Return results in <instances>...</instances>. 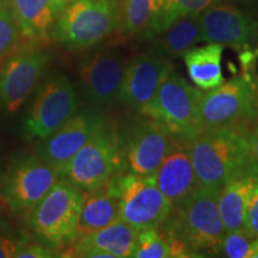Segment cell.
I'll list each match as a JSON object with an SVG mask.
<instances>
[{
    "label": "cell",
    "instance_id": "16",
    "mask_svg": "<svg viewBox=\"0 0 258 258\" xmlns=\"http://www.w3.org/2000/svg\"><path fill=\"white\" fill-rule=\"evenodd\" d=\"M172 71V60L151 51L135 56L125 64L120 102L140 112Z\"/></svg>",
    "mask_w": 258,
    "mask_h": 258
},
{
    "label": "cell",
    "instance_id": "2",
    "mask_svg": "<svg viewBox=\"0 0 258 258\" xmlns=\"http://www.w3.org/2000/svg\"><path fill=\"white\" fill-rule=\"evenodd\" d=\"M251 128L203 129L185 143L200 185L220 189L228 180L247 172Z\"/></svg>",
    "mask_w": 258,
    "mask_h": 258
},
{
    "label": "cell",
    "instance_id": "15",
    "mask_svg": "<svg viewBox=\"0 0 258 258\" xmlns=\"http://www.w3.org/2000/svg\"><path fill=\"white\" fill-rule=\"evenodd\" d=\"M104 124V117L98 112L74 114L53 134L42 140L37 147V156L60 172Z\"/></svg>",
    "mask_w": 258,
    "mask_h": 258
},
{
    "label": "cell",
    "instance_id": "22",
    "mask_svg": "<svg viewBox=\"0 0 258 258\" xmlns=\"http://www.w3.org/2000/svg\"><path fill=\"white\" fill-rule=\"evenodd\" d=\"M257 182L258 179L246 172L228 180L220 188L218 206L226 232L244 228L246 206Z\"/></svg>",
    "mask_w": 258,
    "mask_h": 258
},
{
    "label": "cell",
    "instance_id": "4",
    "mask_svg": "<svg viewBox=\"0 0 258 258\" xmlns=\"http://www.w3.org/2000/svg\"><path fill=\"white\" fill-rule=\"evenodd\" d=\"M203 92L184 77L171 72L140 112L163 124L177 140L188 143L203 131L201 99Z\"/></svg>",
    "mask_w": 258,
    "mask_h": 258
},
{
    "label": "cell",
    "instance_id": "11",
    "mask_svg": "<svg viewBox=\"0 0 258 258\" xmlns=\"http://www.w3.org/2000/svg\"><path fill=\"white\" fill-rule=\"evenodd\" d=\"M77 111V96L66 77L55 76L40 90L23 124L28 140H44Z\"/></svg>",
    "mask_w": 258,
    "mask_h": 258
},
{
    "label": "cell",
    "instance_id": "9",
    "mask_svg": "<svg viewBox=\"0 0 258 258\" xmlns=\"http://www.w3.org/2000/svg\"><path fill=\"white\" fill-rule=\"evenodd\" d=\"M120 213L118 218L138 231L158 228L169 218L173 203L158 189L150 176L123 172L116 179Z\"/></svg>",
    "mask_w": 258,
    "mask_h": 258
},
{
    "label": "cell",
    "instance_id": "21",
    "mask_svg": "<svg viewBox=\"0 0 258 258\" xmlns=\"http://www.w3.org/2000/svg\"><path fill=\"white\" fill-rule=\"evenodd\" d=\"M152 40L151 53L172 60L183 56L199 42H202L200 14L179 16L165 30Z\"/></svg>",
    "mask_w": 258,
    "mask_h": 258
},
{
    "label": "cell",
    "instance_id": "31",
    "mask_svg": "<svg viewBox=\"0 0 258 258\" xmlns=\"http://www.w3.org/2000/svg\"><path fill=\"white\" fill-rule=\"evenodd\" d=\"M17 258H51V257H60L59 252L56 250L51 249L43 243H29L17 253Z\"/></svg>",
    "mask_w": 258,
    "mask_h": 258
},
{
    "label": "cell",
    "instance_id": "19",
    "mask_svg": "<svg viewBox=\"0 0 258 258\" xmlns=\"http://www.w3.org/2000/svg\"><path fill=\"white\" fill-rule=\"evenodd\" d=\"M117 176L104 185L89 191H83V201L74 241L117 220L120 213L118 205ZM73 241V243H74Z\"/></svg>",
    "mask_w": 258,
    "mask_h": 258
},
{
    "label": "cell",
    "instance_id": "27",
    "mask_svg": "<svg viewBox=\"0 0 258 258\" xmlns=\"http://www.w3.org/2000/svg\"><path fill=\"white\" fill-rule=\"evenodd\" d=\"M22 32L8 0H0V62L17 48Z\"/></svg>",
    "mask_w": 258,
    "mask_h": 258
},
{
    "label": "cell",
    "instance_id": "7",
    "mask_svg": "<svg viewBox=\"0 0 258 258\" xmlns=\"http://www.w3.org/2000/svg\"><path fill=\"white\" fill-rule=\"evenodd\" d=\"M256 83L244 73L203 93L201 116L203 129L230 125H251L258 120L256 111Z\"/></svg>",
    "mask_w": 258,
    "mask_h": 258
},
{
    "label": "cell",
    "instance_id": "24",
    "mask_svg": "<svg viewBox=\"0 0 258 258\" xmlns=\"http://www.w3.org/2000/svg\"><path fill=\"white\" fill-rule=\"evenodd\" d=\"M159 0H122L120 3V31L122 37L154 36Z\"/></svg>",
    "mask_w": 258,
    "mask_h": 258
},
{
    "label": "cell",
    "instance_id": "30",
    "mask_svg": "<svg viewBox=\"0 0 258 258\" xmlns=\"http://www.w3.org/2000/svg\"><path fill=\"white\" fill-rule=\"evenodd\" d=\"M245 231L249 233L253 239L258 238V182L254 184L252 191L249 198V202L245 212Z\"/></svg>",
    "mask_w": 258,
    "mask_h": 258
},
{
    "label": "cell",
    "instance_id": "1",
    "mask_svg": "<svg viewBox=\"0 0 258 258\" xmlns=\"http://www.w3.org/2000/svg\"><path fill=\"white\" fill-rule=\"evenodd\" d=\"M219 191L200 185L173 205L169 218L158 227L169 243L171 257L217 256L226 233L219 212Z\"/></svg>",
    "mask_w": 258,
    "mask_h": 258
},
{
    "label": "cell",
    "instance_id": "20",
    "mask_svg": "<svg viewBox=\"0 0 258 258\" xmlns=\"http://www.w3.org/2000/svg\"><path fill=\"white\" fill-rule=\"evenodd\" d=\"M22 36L31 42L44 41L69 0H8Z\"/></svg>",
    "mask_w": 258,
    "mask_h": 258
},
{
    "label": "cell",
    "instance_id": "6",
    "mask_svg": "<svg viewBox=\"0 0 258 258\" xmlns=\"http://www.w3.org/2000/svg\"><path fill=\"white\" fill-rule=\"evenodd\" d=\"M82 201V190L57 180L29 214V225L41 243L56 251L73 244Z\"/></svg>",
    "mask_w": 258,
    "mask_h": 258
},
{
    "label": "cell",
    "instance_id": "26",
    "mask_svg": "<svg viewBox=\"0 0 258 258\" xmlns=\"http://www.w3.org/2000/svg\"><path fill=\"white\" fill-rule=\"evenodd\" d=\"M132 257L167 258L171 257V250L159 228H144L138 231L137 244Z\"/></svg>",
    "mask_w": 258,
    "mask_h": 258
},
{
    "label": "cell",
    "instance_id": "18",
    "mask_svg": "<svg viewBox=\"0 0 258 258\" xmlns=\"http://www.w3.org/2000/svg\"><path fill=\"white\" fill-rule=\"evenodd\" d=\"M150 177L173 205L200 186L186 145L179 140Z\"/></svg>",
    "mask_w": 258,
    "mask_h": 258
},
{
    "label": "cell",
    "instance_id": "8",
    "mask_svg": "<svg viewBox=\"0 0 258 258\" xmlns=\"http://www.w3.org/2000/svg\"><path fill=\"white\" fill-rule=\"evenodd\" d=\"M59 179V171L37 154L21 157L6 171L0 184V200L15 214H30Z\"/></svg>",
    "mask_w": 258,
    "mask_h": 258
},
{
    "label": "cell",
    "instance_id": "10",
    "mask_svg": "<svg viewBox=\"0 0 258 258\" xmlns=\"http://www.w3.org/2000/svg\"><path fill=\"white\" fill-rule=\"evenodd\" d=\"M176 141L163 124L152 118L135 121L125 129L123 138L120 137L124 171L138 176H152Z\"/></svg>",
    "mask_w": 258,
    "mask_h": 258
},
{
    "label": "cell",
    "instance_id": "29",
    "mask_svg": "<svg viewBox=\"0 0 258 258\" xmlns=\"http://www.w3.org/2000/svg\"><path fill=\"white\" fill-rule=\"evenodd\" d=\"M29 243V237L6 221H0V258H14Z\"/></svg>",
    "mask_w": 258,
    "mask_h": 258
},
{
    "label": "cell",
    "instance_id": "17",
    "mask_svg": "<svg viewBox=\"0 0 258 258\" xmlns=\"http://www.w3.org/2000/svg\"><path fill=\"white\" fill-rule=\"evenodd\" d=\"M137 228L117 219L102 230L77 239L69 249L62 251L61 257H132L137 244Z\"/></svg>",
    "mask_w": 258,
    "mask_h": 258
},
{
    "label": "cell",
    "instance_id": "12",
    "mask_svg": "<svg viewBox=\"0 0 258 258\" xmlns=\"http://www.w3.org/2000/svg\"><path fill=\"white\" fill-rule=\"evenodd\" d=\"M123 54L117 49H103L80 63V79L85 96L97 105H110L120 101L125 70Z\"/></svg>",
    "mask_w": 258,
    "mask_h": 258
},
{
    "label": "cell",
    "instance_id": "25",
    "mask_svg": "<svg viewBox=\"0 0 258 258\" xmlns=\"http://www.w3.org/2000/svg\"><path fill=\"white\" fill-rule=\"evenodd\" d=\"M220 2L221 0H159V15L154 36L165 30L179 16L200 14L208 6Z\"/></svg>",
    "mask_w": 258,
    "mask_h": 258
},
{
    "label": "cell",
    "instance_id": "33",
    "mask_svg": "<svg viewBox=\"0 0 258 258\" xmlns=\"http://www.w3.org/2000/svg\"><path fill=\"white\" fill-rule=\"evenodd\" d=\"M252 258H258V238L253 240V247H252Z\"/></svg>",
    "mask_w": 258,
    "mask_h": 258
},
{
    "label": "cell",
    "instance_id": "32",
    "mask_svg": "<svg viewBox=\"0 0 258 258\" xmlns=\"http://www.w3.org/2000/svg\"><path fill=\"white\" fill-rule=\"evenodd\" d=\"M247 173L258 179V123L251 128L249 158H247Z\"/></svg>",
    "mask_w": 258,
    "mask_h": 258
},
{
    "label": "cell",
    "instance_id": "35",
    "mask_svg": "<svg viewBox=\"0 0 258 258\" xmlns=\"http://www.w3.org/2000/svg\"><path fill=\"white\" fill-rule=\"evenodd\" d=\"M225 2V0H221L220 3ZM226 2H247V0H226Z\"/></svg>",
    "mask_w": 258,
    "mask_h": 258
},
{
    "label": "cell",
    "instance_id": "34",
    "mask_svg": "<svg viewBox=\"0 0 258 258\" xmlns=\"http://www.w3.org/2000/svg\"><path fill=\"white\" fill-rule=\"evenodd\" d=\"M256 111H257V118H258V82L256 83Z\"/></svg>",
    "mask_w": 258,
    "mask_h": 258
},
{
    "label": "cell",
    "instance_id": "28",
    "mask_svg": "<svg viewBox=\"0 0 258 258\" xmlns=\"http://www.w3.org/2000/svg\"><path fill=\"white\" fill-rule=\"evenodd\" d=\"M253 238L240 230L226 232L218 250V256L227 258H252Z\"/></svg>",
    "mask_w": 258,
    "mask_h": 258
},
{
    "label": "cell",
    "instance_id": "23",
    "mask_svg": "<svg viewBox=\"0 0 258 258\" xmlns=\"http://www.w3.org/2000/svg\"><path fill=\"white\" fill-rule=\"evenodd\" d=\"M222 51L221 44L208 43L205 47L191 48L183 55L190 79L201 91H209L224 83Z\"/></svg>",
    "mask_w": 258,
    "mask_h": 258
},
{
    "label": "cell",
    "instance_id": "14",
    "mask_svg": "<svg viewBox=\"0 0 258 258\" xmlns=\"http://www.w3.org/2000/svg\"><path fill=\"white\" fill-rule=\"evenodd\" d=\"M202 42L217 43L243 51L250 48L256 22L250 15L233 5L213 4L200 12Z\"/></svg>",
    "mask_w": 258,
    "mask_h": 258
},
{
    "label": "cell",
    "instance_id": "5",
    "mask_svg": "<svg viewBox=\"0 0 258 258\" xmlns=\"http://www.w3.org/2000/svg\"><path fill=\"white\" fill-rule=\"evenodd\" d=\"M124 172L120 135L104 124L60 170V178L82 191L104 185Z\"/></svg>",
    "mask_w": 258,
    "mask_h": 258
},
{
    "label": "cell",
    "instance_id": "3",
    "mask_svg": "<svg viewBox=\"0 0 258 258\" xmlns=\"http://www.w3.org/2000/svg\"><path fill=\"white\" fill-rule=\"evenodd\" d=\"M120 28L118 0H69L50 37L69 49H88Z\"/></svg>",
    "mask_w": 258,
    "mask_h": 258
},
{
    "label": "cell",
    "instance_id": "13",
    "mask_svg": "<svg viewBox=\"0 0 258 258\" xmlns=\"http://www.w3.org/2000/svg\"><path fill=\"white\" fill-rule=\"evenodd\" d=\"M49 62L42 50H27L11 56L0 66V108L17 112L34 90Z\"/></svg>",
    "mask_w": 258,
    "mask_h": 258
}]
</instances>
